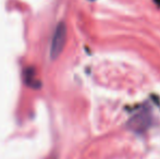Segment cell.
Masks as SVG:
<instances>
[{
	"label": "cell",
	"mask_w": 160,
	"mask_h": 159,
	"mask_svg": "<svg viewBox=\"0 0 160 159\" xmlns=\"http://www.w3.org/2000/svg\"><path fill=\"white\" fill-rule=\"evenodd\" d=\"M67 39V26L63 22H60L55 28L53 36L50 44V58L52 60L57 59L61 53Z\"/></svg>",
	"instance_id": "6da1fadb"
}]
</instances>
